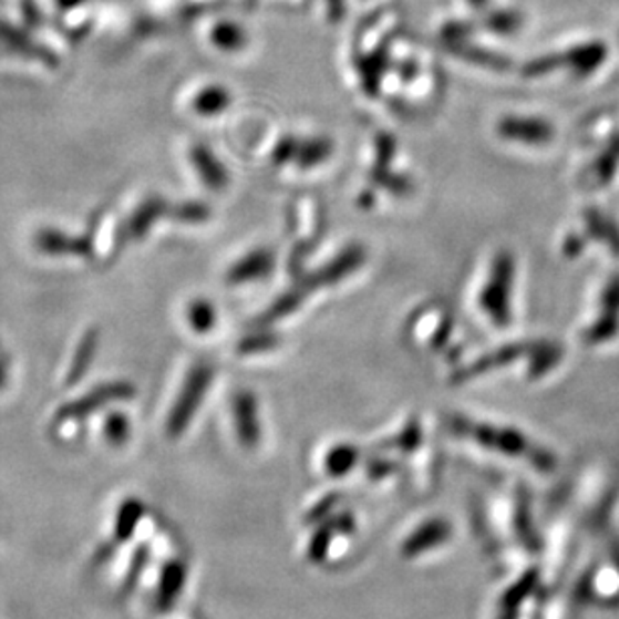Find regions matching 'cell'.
<instances>
[{"label": "cell", "instance_id": "obj_32", "mask_svg": "<svg viewBox=\"0 0 619 619\" xmlns=\"http://www.w3.org/2000/svg\"><path fill=\"white\" fill-rule=\"evenodd\" d=\"M332 525H334V529L337 533H352L354 532V527H357V523H354V517H352V513H340V515H330L328 517Z\"/></svg>", "mask_w": 619, "mask_h": 619}, {"label": "cell", "instance_id": "obj_3", "mask_svg": "<svg viewBox=\"0 0 619 619\" xmlns=\"http://www.w3.org/2000/svg\"><path fill=\"white\" fill-rule=\"evenodd\" d=\"M214 381V367L209 362H197L194 369L189 370L184 382V389L179 392L174 409L167 419V433L172 439L182 435L185 429L192 423L197 409L206 399L207 389Z\"/></svg>", "mask_w": 619, "mask_h": 619}, {"label": "cell", "instance_id": "obj_6", "mask_svg": "<svg viewBox=\"0 0 619 619\" xmlns=\"http://www.w3.org/2000/svg\"><path fill=\"white\" fill-rule=\"evenodd\" d=\"M453 537V527L446 519H431L416 527L401 545L402 557L414 559L419 555L429 554L435 547L445 545Z\"/></svg>", "mask_w": 619, "mask_h": 619}, {"label": "cell", "instance_id": "obj_29", "mask_svg": "<svg viewBox=\"0 0 619 619\" xmlns=\"http://www.w3.org/2000/svg\"><path fill=\"white\" fill-rule=\"evenodd\" d=\"M419 443H421V429H419V424L411 423L406 424V429L394 441V446H401L402 451H413Z\"/></svg>", "mask_w": 619, "mask_h": 619}, {"label": "cell", "instance_id": "obj_10", "mask_svg": "<svg viewBox=\"0 0 619 619\" xmlns=\"http://www.w3.org/2000/svg\"><path fill=\"white\" fill-rule=\"evenodd\" d=\"M274 268V254L270 250H256L248 254L246 258H241L238 264H234L229 268L228 282L229 283H246L254 282L266 278L268 274L272 272Z\"/></svg>", "mask_w": 619, "mask_h": 619}, {"label": "cell", "instance_id": "obj_14", "mask_svg": "<svg viewBox=\"0 0 619 619\" xmlns=\"http://www.w3.org/2000/svg\"><path fill=\"white\" fill-rule=\"evenodd\" d=\"M525 350H527V347H522V344L501 348L497 352L487 354L485 359L477 360L475 364L467 367V369L463 370V374H458L456 379H458V381H467V379H473V376H478V374H485L487 370L497 369V367H503V364H509L513 360L519 359Z\"/></svg>", "mask_w": 619, "mask_h": 619}, {"label": "cell", "instance_id": "obj_33", "mask_svg": "<svg viewBox=\"0 0 619 619\" xmlns=\"http://www.w3.org/2000/svg\"><path fill=\"white\" fill-rule=\"evenodd\" d=\"M394 467H396V465H394V463H389V461H372V463H369L370 478L386 477V475H391Z\"/></svg>", "mask_w": 619, "mask_h": 619}, {"label": "cell", "instance_id": "obj_1", "mask_svg": "<svg viewBox=\"0 0 619 619\" xmlns=\"http://www.w3.org/2000/svg\"><path fill=\"white\" fill-rule=\"evenodd\" d=\"M455 429L461 433L475 439L483 446H489L493 451H499L503 455L527 456L535 467L539 471H555V456L549 451H544L539 446H533L523 433L515 429H501L493 424L455 423Z\"/></svg>", "mask_w": 619, "mask_h": 619}, {"label": "cell", "instance_id": "obj_25", "mask_svg": "<svg viewBox=\"0 0 619 619\" xmlns=\"http://www.w3.org/2000/svg\"><path fill=\"white\" fill-rule=\"evenodd\" d=\"M619 165V140L618 142L609 145L608 152L603 153V157H599L598 165V182L599 184H608L611 175L616 172Z\"/></svg>", "mask_w": 619, "mask_h": 619}, {"label": "cell", "instance_id": "obj_7", "mask_svg": "<svg viewBox=\"0 0 619 619\" xmlns=\"http://www.w3.org/2000/svg\"><path fill=\"white\" fill-rule=\"evenodd\" d=\"M37 250L43 251L47 256H76V258H87L91 254V239L87 236H71L61 229H41L34 236Z\"/></svg>", "mask_w": 619, "mask_h": 619}, {"label": "cell", "instance_id": "obj_21", "mask_svg": "<svg viewBox=\"0 0 619 619\" xmlns=\"http://www.w3.org/2000/svg\"><path fill=\"white\" fill-rule=\"evenodd\" d=\"M185 584V567L182 564H169L165 569L162 587H159V603L162 606H172V601L177 598V594L182 591Z\"/></svg>", "mask_w": 619, "mask_h": 619}, {"label": "cell", "instance_id": "obj_12", "mask_svg": "<svg viewBox=\"0 0 619 619\" xmlns=\"http://www.w3.org/2000/svg\"><path fill=\"white\" fill-rule=\"evenodd\" d=\"M608 56L606 44L591 43L581 44L574 51H569V55L564 56V66H569L576 75H591Z\"/></svg>", "mask_w": 619, "mask_h": 619}, {"label": "cell", "instance_id": "obj_26", "mask_svg": "<svg viewBox=\"0 0 619 619\" xmlns=\"http://www.w3.org/2000/svg\"><path fill=\"white\" fill-rule=\"evenodd\" d=\"M105 433H107V439L113 445H123L130 436V423H127L125 414H111L107 424H105Z\"/></svg>", "mask_w": 619, "mask_h": 619}, {"label": "cell", "instance_id": "obj_19", "mask_svg": "<svg viewBox=\"0 0 619 619\" xmlns=\"http://www.w3.org/2000/svg\"><path fill=\"white\" fill-rule=\"evenodd\" d=\"M561 357H564V352H561V348L557 347V344H549V342L535 344L533 347L532 367H529L532 379L544 376L547 370L554 369V367L559 364Z\"/></svg>", "mask_w": 619, "mask_h": 619}, {"label": "cell", "instance_id": "obj_4", "mask_svg": "<svg viewBox=\"0 0 619 619\" xmlns=\"http://www.w3.org/2000/svg\"><path fill=\"white\" fill-rule=\"evenodd\" d=\"M133 394H135V389L131 386L130 382H107V384H101L97 389L87 392L85 396L76 399L75 402L63 406L59 414H56V419H59V423L79 421V419L89 416V414L95 413L99 409L107 406L110 402L127 401Z\"/></svg>", "mask_w": 619, "mask_h": 619}, {"label": "cell", "instance_id": "obj_16", "mask_svg": "<svg viewBox=\"0 0 619 619\" xmlns=\"http://www.w3.org/2000/svg\"><path fill=\"white\" fill-rule=\"evenodd\" d=\"M229 103H231V97H229L228 89L214 85V87H207L202 93H197L194 99V111L202 117H216L221 111L228 110Z\"/></svg>", "mask_w": 619, "mask_h": 619}, {"label": "cell", "instance_id": "obj_18", "mask_svg": "<svg viewBox=\"0 0 619 619\" xmlns=\"http://www.w3.org/2000/svg\"><path fill=\"white\" fill-rule=\"evenodd\" d=\"M187 320H189V327L194 328L199 334H206L212 328L216 327L218 322V310L214 308V305L209 300H204V298H197L194 300L189 308H187Z\"/></svg>", "mask_w": 619, "mask_h": 619}, {"label": "cell", "instance_id": "obj_23", "mask_svg": "<svg viewBox=\"0 0 619 619\" xmlns=\"http://www.w3.org/2000/svg\"><path fill=\"white\" fill-rule=\"evenodd\" d=\"M172 218L179 219V221H185V224H202L209 218V207L204 206V204H197V202H187V204H182V206L172 207Z\"/></svg>", "mask_w": 619, "mask_h": 619}, {"label": "cell", "instance_id": "obj_20", "mask_svg": "<svg viewBox=\"0 0 619 619\" xmlns=\"http://www.w3.org/2000/svg\"><path fill=\"white\" fill-rule=\"evenodd\" d=\"M337 535V529L330 519H324L320 523V527L312 533L310 537V544H308V559L312 564H322L328 557V551H330V544Z\"/></svg>", "mask_w": 619, "mask_h": 619}, {"label": "cell", "instance_id": "obj_9", "mask_svg": "<svg viewBox=\"0 0 619 619\" xmlns=\"http://www.w3.org/2000/svg\"><path fill=\"white\" fill-rule=\"evenodd\" d=\"M234 419L239 443L246 448H254L260 443V423H258V401L251 392H238L234 396Z\"/></svg>", "mask_w": 619, "mask_h": 619}, {"label": "cell", "instance_id": "obj_8", "mask_svg": "<svg viewBox=\"0 0 619 619\" xmlns=\"http://www.w3.org/2000/svg\"><path fill=\"white\" fill-rule=\"evenodd\" d=\"M497 130L501 137L505 140L529 143V145H541L551 142L554 137V127L547 121L535 120V117H505Z\"/></svg>", "mask_w": 619, "mask_h": 619}, {"label": "cell", "instance_id": "obj_31", "mask_svg": "<svg viewBox=\"0 0 619 619\" xmlns=\"http://www.w3.org/2000/svg\"><path fill=\"white\" fill-rule=\"evenodd\" d=\"M276 342H274L272 338L264 337H254V338H244L241 340V344H239V352H260V350H266V348H272Z\"/></svg>", "mask_w": 619, "mask_h": 619}, {"label": "cell", "instance_id": "obj_34", "mask_svg": "<svg viewBox=\"0 0 619 619\" xmlns=\"http://www.w3.org/2000/svg\"><path fill=\"white\" fill-rule=\"evenodd\" d=\"M9 381V354L4 352V348L0 347V391Z\"/></svg>", "mask_w": 619, "mask_h": 619}, {"label": "cell", "instance_id": "obj_27", "mask_svg": "<svg viewBox=\"0 0 619 619\" xmlns=\"http://www.w3.org/2000/svg\"><path fill=\"white\" fill-rule=\"evenodd\" d=\"M214 43L226 51L238 49L239 44L244 43V33L236 24H221L214 31Z\"/></svg>", "mask_w": 619, "mask_h": 619}, {"label": "cell", "instance_id": "obj_22", "mask_svg": "<svg viewBox=\"0 0 619 619\" xmlns=\"http://www.w3.org/2000/svg\"><path fill=\"white\" fill-rule=\"evenodd\" d=\"M330 153H332V145L327 140L302 142L298 155H296V164L300 167H314V165L322 164L324 159H328Z\"/></svg>", "mask_w": 619, "mask_h": 619}, {"label": "cell", "instance_id": "obj_24", "mask_svg": "<svg viewBox=\"0 0 619 619\" xmlns=\"http://www.w3.org/2000/svg\"><path fill=\"white\" fill-rule=\"evenodd\" d=\"M586 218L587 221H589V226H591L589 229H591L596 236H601V238L606 239V241H608V246H611V250L619 251L618 229H606L611 221L603 218V216L596 214V209H589V214H587Z\"/></svg>", "mask_w": 619, "mask_h": 619}, {"label": "cell", "instance_id": "obj_17", "mask_svg": "<svg viewBox=\"0 0 619 619\" xmlns=\"http://www.w3.org/2000/svg\"><path fill=\"white\" fill-rule=\"evenodd\" d=\"M537 581H539V576H537L535 569H529L527 574H523L522 579L515 586H510L501 599L503 609L505 611H517L523 601L532 596L533 589L537 587Z\"/></svg>", "mask_w": 619, "mask_h": 619}, {"label": "cell", "instance_id": "obj_28", "mask_svg": "<svg viewBox=\"0 0 619 619\" xmlns=\"http://www.w3.org/2000/svg\"><path fill=\"white\" fill-rule=\"evenodd\" d=\"M517 532L522 535L523 541L532 547L535 551V533H532V519H529V510H527V503L523 499L517 507Z\"/></svg>", "mask_w": 619, "mask_h": 619}, {"label": "cell", "instance_id": "obj_2", "mask_svg": "<svg viewBox=\"0 0 619 619\" xmlns=\"http://www.w3.org/2000/svg\"><path fill=\"white\" fill-rule=\"evenodd\" d=\"M515 261L509 251H501L493 261L491 276L483 292L481 308L495 322V327H507L510 320V288H513Z\"/></svg>", "mask_w": 619, "mask_h": 619}, {"label": "cell", "instance_id": "obj_5", "mask_svg": "<svg viewBox=\"0 0 619 619\" xmlns=\"http://www.w3.org/2000/svg\"><path fill=\"white\" fill-rule=\"evenodd\" d=\"M169 214H172V206L165 202L164 197L149 196L147 199H143L121 229V244L145 238L149 234V229Z\"/></svg>", "mask_w": 619, "mask_h": 619}, {"label": "cell", "instance_id": "obj_30", "mask_svg": "<svg viewBox=\"0 0 619 619\" xmlns=\"http://www.w3.org/2000/svg\"><path fill=\"white\" fill-rule=\"evenodd\" d=\"M337 499L338 495H330L327 499L320 501L314 509L308 513V522H324V519H328L332 515V510H334Z\"/></svg>", "mask_w": 619, "mask_h": 619}, {"label": "cell", "instance_id": "obj_15", "mask_svg": "<svg viewBox=\"0 0 619 619\" xmlns=\"http://www.w3.org/2000/svg\"><path fill=\"white\" fill-rule=\"evenodd\" d=\"M360 451L354 445L340 443L332 446L324 456V471L330 477H344L352 468L359 465Z\"/></svg>", "mask_w": 619, "mask_h": 619}, {"label": "cell", "instance_id": "obj_13", "mask_svg": "<svg viewBox=\"0 0 619 619\" xmlns=\"http://www.w3.org/2000/svg\"><path fill=\"white\" fill-rule=\"evenodd\" d=\"M97 348L99 332L93 328V330H87L83 334L79 347H76L75 357H73V362H71L69 372H66V384H76L87 374V370L91 369L95 354H97Z\"/></svg>", "mask_w": 619, "mask_h": 619}, {"label": "cell", "instance_id": "obj_11", "mask_svg": "<svg viewBox=\"0 0 619 619\" xmlns=\"http://www.w3.org/2000/svg\"><path fill=\"white\" fill-rule=\"evenodd\" d=\"M192 164L196 167L202 182L212 189H221L228 185V169L216 157L207 145H194L192 149Z\"/></svg>", "mask_w": 619, "mask_h": 619}, {"label": "cell", "instance_id": "obj_35", "mask_svg": "<svg viewBox=\"0 0 619 619\" xmlns=\"http://www.w3.org/2000/svg\"><path fill=\"white\" fill-rule=\"evenodd\" d=\"M59 2H61V7L69 9V7H75V4H79L81 0H59Z\"/></svg>", "mask_w": 619, "mask_h": 619}]
</instances>
